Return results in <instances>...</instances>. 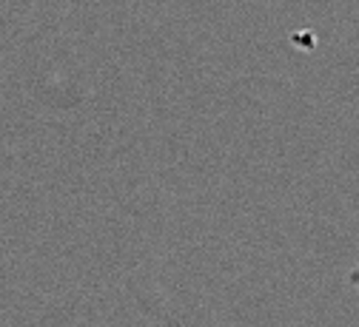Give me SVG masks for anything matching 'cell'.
Listing matches in <instances>:
<instances>
[{
	"mask_svg": "<svg viewBox=\"0 0 359 327\" xmlns=\"http://www.w3.org/2000/svg\"><path fill=\"white\" fill-rule=\"evenodd\" d=\"M348 285H351V288H353V291L359 293V265H356V267H353V270L348 273Z\"/></svg>",
	"mask_w": 359,
	"mask_h": 327,
	"instance_id": "cell-1",
	"label": "cell"
}]
</instances>
